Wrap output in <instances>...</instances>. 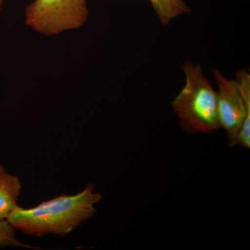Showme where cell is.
I'll return each instance as SVG.
<instances>
[{"instance_id":"obj_7","label":"cell","mask_w":250,"mask_h":250,"mask_svg":"<svg viewBox=\"0 0 250 250\" xmlns=\"http://www.w3.org/2000/svg\"><path fill=\"white\" fill-rule=\"evenodd\" d=\"M15 236H16V229L7 220H1L0 221V248H7V247L31 248L18 241Z\"/></svg>"},{"instance_id":"obj_3","label":"cell","mask_w":250,"mask_h":250,"mask_svg":"<svg viewBox=\"0 0 250 250\" xmlns=\"http://www.w3.org/2000/svg\"><path fill=\"white\" fill-rule=\"evenodd\" d=\"M216 82L219 123L228 134L230 147H250V73L241 69L235 80L224 76L213 69Z\"/></svg>"},{"instance_id":"obj_1","label":"cell","mask_w":250,"mask_h":250,"mask_svg":"<svg viewBox=\"0 0 250 250\" xmlns=\"http://www.w3.org/2000/svg\"><path fill=\"white\" fill-rule=\"evenodd\" d=\"M93 190L89 184L77 195L57 197L34 208L18 206L6 220L16 229L31 236H65L96 213L95 205L103 197Z\"/></svg>"},{"instance_id":"obj_4","label":"cell","mask_w":250,"mask_h":250,"mask_svg":"<svg viewBox=\"0 0 250 250\" xmlns=\"http://www.w3.org/2000/svg\"><path fill=\"white\" fill-rule=\"evenodd\" d=\"M88 15L87 0H34L24 9L25 24L45 36L79 29Z\"/></svg>"},{"instance_id":"obj_2","label":"cell","mask_w":250,"mask_h":250,"mask_svg":"<svg viewBox=\"0 0 250 250\" xmlns=\"http://www.w3.org/2000/svg\"><path fill=\"white\" fill-rule=\"evenodd\" d=\"M182 70L185 84L172 102V109L185 132L210 134L220 128L217 92L200 64L186 61Z\"/></svg>"},{"instance_id":"obj_8","label":"cell","mask_w":250,"mask_h":250,"mask_svg":"<svg viewBox=\"0 0 250 250\" xmlns=\"http://www.w3.org/2000/svg\"><path fill=\"white\" fill-rule=\"evenodd\" d=\"M4 0H0V14L2 11L3 4H4Z\"/></svg>"},{"instance_id":"obj_6","label":"cell","mask_w":250,"mask_h":250,"mask_svg":"<svg viewBox=\"0 0 250 250\" xmlns=\"http://www.w3.org/2000/svg\"><path fill=\"white\" fill-rule=\"evenodd\" d=\"M162 25L170 24L172 20L188 14L191 9L185 0H149Z\"/></svg>"},{"instance_id":"obj_5","label":"cell","mask_w":250,"mask_h":250,"mask_svg":"<svg viewBox=\"0 0 250 250\" xmlns=\"http://www.w3.org/2000/svg\"><path fill=\"white\" fill-rule=\"evenodd\" d=\"M21 189L19 177L8 173L4 166L0 165V221L6 220L18 207Z\"/></svg>"}]
</instances>
